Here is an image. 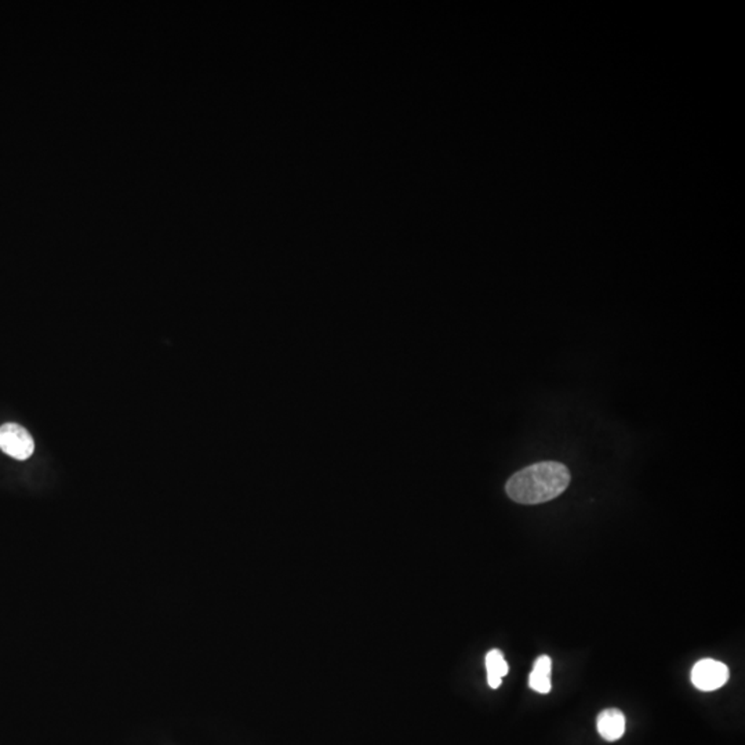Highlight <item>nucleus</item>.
<instances>
[{"mask_svg": "<svg viewBox=\"0 0 745 745\" xmlns=\"http://www.w3.org/2000/svg\"><path fill=\"white\" fill-rule=\"evenodd\" d=\"M570 479L569 469L562 462H536L512 475L507 482L506 491L515 503L536 506L561 496Z\"/></svg>", "mask_w": 745, "mask_h": 745, "instance_id": "obj_1", "label": "nucleus"}, {"mask_svg": "<svg viewBox=\"0 0 745 745\" xmlns=\"http://www.w3.org/2000/svg\"><path fill=\"white\" fill-rule=\"evenodd\" d=\"M0 450L13 459H29L35 450L31 433L18 424H5L0 427Z\"/></svg>", "mask_w": 745, "mask_h": 745, "instance_id": "obj_2", "label": "nucleus"}, {"mask_svg": "<svg viewBox=\"0 0 745 745\" xmlns=\"http://www.w3.org/2000/svg\"><path fill=\"white\" fill-rule=\"evenodd\" d=\"M729 668L717 660H700L692 670V683L701 692H713L722 688L729 681Z\"/></svg>", "mask_w": 745, "mask_h": 745, "instance_id": "obj_3", "label": "nucleus"}, {"mask_svg": "<svg viewBox=\"0 0 745 745\" xmlns=\"http://www.w3.org/2000/svg\"><path fill=\"white\" fill-rule=\"evenodd\" d=\"M596 728L602 739L606 741H617L625 733V717L617 708L602 711L596 720Z\"/></svg>", "mask_w": 745, "mask_h": 745, "instance_id": "obj_4", "label": "nucleus"}, {"mask_svg": "<svg viewBox=\"0 0 745 745\" xmlns=\"http://www.w3.org/2000/svg\"><path fill=\"white\" fill-rule=\"evenodd\" d=\"M551 672L552 660L548 656L538 657L529 676V688L537 693H549L552 688Z\"/></svg>", "mask_w": 745, "mask_h": 745, "instance_id": "obj_5", "label": "nucleus"}, {"mask_svg": "<svg viewBox=\"0 0 745 745\" xmlns=\"http://www.w3.org/2000/svg\"><path fill=\"white\" fill-rule=\"evenodd\" d=\"M486 670L488 682L491 689H498L504 676L508 675L509 667L500 650L493 649L486 654Z\"/></svg>", "mask_w": 745, "mask_h": 745, "instance_id": "obj_6", "label": "nucleus"}]
</instances>
